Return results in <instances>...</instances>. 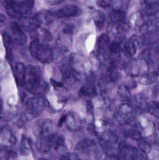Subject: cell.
I'll return each instance as SVG.
<instances>
[{"label":"cell","mask_w":159,"mask_h":160,"mask_svg":"<svg viewBox=\"0 0 159 160\" xmlns=\"http://www.w3.org/2000/svg\"><path fill=\"white\" fill-rule=\"evenodd\" d=\"M24 85L31 94L41 95L45 91L47 84L39 67L29 65L26 68Z\"/></svg>","instance_id":"obj_1"},{"label":"cell","mask_w":159,"mask_h":160,"mask_svg":"<svg viewBox=\"0 0 159 160\" xmlns=\"http://www.w3.org/2000/svg\"><path fill=\"white\" fill-rule=\"evenodd\" d=\"M7 13L11 18H20L24 15L29 14L32 10L34 0H4L3 2Z\"/></svg>","instance_id":"obj_2"},{"label":"cell","mask_w":159,"mask_h":160,"mask_svg":"<svg viewBox=\"0 0 159 160\" xmlns=\"http://www.w3.org/2000/svg\"><path fill=\"white\" fill-rule=\"evenodd\" d=\"M29 50L32 57L42 63L49 64L53 61L52 50L46 42L35 39L30 44Z\"/></svg>","instance_id":"obj_3"},{"label":"cell","mask_w":159,"mask_h":160,"mask_svg":"<svg viewBox=\"0 0 159 160\" xmlns=\"http://www.w3.org/2000/svg\"><path fill=\"white\" fill-rule=\"evenodd\" d=\"M125 70L129 77L139 78L149 72L148 62L141 58L133 59L126 64Z\"/></svg>","instance_id":"obj_4"},{"label":"cell","mask_w":159,"mask_h":160,"mask_svg":"<svg viewBox=\"0 0 159 160\" xmlns=\"http://www.w3.org/2000/svg\"><path fill=\"white\" fill-rule=\"evenodd\" d=\"M48 103L44 98L40 95H35L30 98L26 103V112L30 116L33 118L39 116L43 112Z\"/></svg>","instance_id":"obj_5"},{"label":"cell","mask_w":159,"mask_h":160,"mask_svg":"<svg viewBox=\"0 0 159 160\" xmlns=\"http://www.w3.org/2000/svg\"><path fill=\"white\" fill-rule=\"evenodd\" d=\"M134 107L128 103H123L119 105L116 113V119L122 125H128L135 119Z\"/></svg>","instance_id":"obj_6"},{"label":"cell","mask_w":159,"mask_h":160,"mask_svg":"<svg viewBox=\"0 0 159 160\" xmlns=\"http://www.w3.org/2000/svg\"><path fill=\"white\" fill-rule=\"evenodd\" d=\"M118 148L122 160H138L143 156L135 147L125 141H121L119 143Z\"/></svg>","instance_id":"obj_7"},{"label":"cell","mask_w":159,"mask_h":160,"mask_svg":"<svg viewBox=\"0 0 159 160\" xmlns=\"http://www.w3.org/2000/svg\"><path fill=\"white\" fill-rule=\"evenodd\" d=\"M75 150L78 154L93 157L98 155V148L96 142L91 139H84L78 143Z\"/></svg>","instance_id":"obj_8"},{"label":"cell","mask_w":159,"mask_h":160,"mask_svg":"<svg viewBox=\"0 0 159 160\" xmlns=\"http://www.w3.org/2000/svg\"><path fill=\"white\" fill-rule=\"evenodd\" d=\"M69 63L74 72L77 74L86 73L88 69V60L81 54L72 53L70 56Z\"/></svg>","instance_id":"obj_9"},{"label":"cell","mask_w":159,"mask_h":160,"mask_svg":"<svg viewBox=\"0 0 159 160\" xmlns=\"http://www.w3.org/2000/svg\"><path fill=\"white\" fill-rule=\"evenodd\" d=\"M129 29V25L127 22L117 23L111 22L109 23L107 27V34L110 38H115L117 41H120L124 39V35L125 32Z\"/></svg>","instance_id":"obj_10"},{"label":"cell","mask_w":159,"mask_h":160,"mask_svg":"<svg viewBox=\"0 0 159 160\" xmlns=\"http://www.w3.org/2000/svg\"><path fill=\"white\" fill-rule=\"evenodd\" d=\"M53 126V121L50 119H39L35 122L34 126V134L37 138L49 135L52 131Z\"/></svg>","instance_id":"obj_11"},{"label":"cell","mask_w":159,"mask_h":160,"mask_svg":"<svg viewBox=\"0 0 159 160\" xmlns=\"http://www.w3.org/2000/svg\"><path fill=\"white\" fill-rule=\"evenodd\" d=\"M140 14L144 17H154L159 13V3L148 0H143L140 2Z\"/></svg>","instance_id":"obj_12"},{"label":"cell","mask_w":159,"mask_h":160,"mask_svg":"<svg viewBox=\"0 0 159 160\" xmlns=\"http://www.w3.org/2000/svg\"><path fill=\"white\" fill-rule=\"evenodd\" d=\"M140 31L143 36L159 35V18L152 19L141 25Z\"/></svg>","instance_id":"obj_13"},{"label":"cell","mask_w":159,"mask_h":160,"mask_svg":"<svg viewBox=\"0 0 159 160\" xmlns=\"http://www.w3.org/2000/svg\"><path fill=\"white\" fill-rule=\"evenodd\" d=\"M18 24L24 31L32 33L40 28L41 24L34 16L33 17H21L19 18Z\"/></svg>","instance_id":"obj_14"},{"label":"cell","mask_w":159,"mask_h":160,"mask_svg":"<svg viewBox=\"0 0 159 160\" xmlns=\"http://www.w3.org/2000/svg\"><path fill=\"white\" fill-rule=\"evenodd\" d=\"M64 123L71 131H78L82 128V120L78 115L73 112H70L66 114Z\"/></svg>","instance_id":"obj_15"},{"label":"cell","mask_w":159,"mask_h":160,"mask_svg":"<svg viewBox=\"0 0 159 160\" xmlns=\"http://www.w3.org/2000/svg\"><path fill=\"white\" fill-rule=\"evenodd\" d=\"M11 31L12 32V39L14 44L17 46H23L26 44L27 38L26 35L21 30L18 23L13 22L11 25Z\"/></svg>","instance_id":"obj_16"},{"label":"cell","mask_w":159,"mask_h":160,"mask_svg":"<svg viewBox=\"0 0 159 160\" xmlns=\"http://www.w3.org/2000/svg\"><path fill=\"white\" fill-rule=\"evenodd\" d=\"M80 8L74 5L66 6L59 9L56 13V17L59 18H72L76 17L81 14Z\"/></svg>","instance_id":"obj_17"},{"label":"cell","mask_w":159,"mask_h":160,"mask_svg":"<svg viewBox=\"0 0 159 160\" xmlns=\"http://www.w3.org/2000/svg\"><path fill=\"white\" fill-rule=\"evenodd\" d=\"M100 144L105 156L111 160H122L119 149L114 144L100 141Z\"/></svg>","instance_id":"obj_18"},{"label":"cell","mask_w":159,"mask_h":160,"mask_svg":"<svg viewBox=\"0 0 159 160\" xmlns=\"http://www.w3.org/2000/svg\"><path fill=\"white\" fill-rule=\"evenodd\" d=\"M120 43L121 51L126 56L133 57L135 55L138 48L132 38L129 39L124 38L120 41Z\"/></svg>","instance_id":"obj_19"},{"label":"cell","mask_w":159,"mask_h":160,"mask_svg":"<svg viewBox=\"0 0 159 160\" xmlns=\"http://www.w3.org/2000/svg\"><path fill=\"white\" fill-rule=\"evenodd\" d=\"M1 139L3 146L7 147H11L16 142L15 134L7 127H3L1 128Z\"/></svg>","instance_id":"obj_20"},{"label":"cell","mask_w":159,"mask_h":160,"mask_svg":"<svg viewBox=\"0 0 159 160\" xmlns=\"http://www.w3.org/2000/svg\"><path fill=\"white\" fill-rule=\"evenodd\" d=\"M72 35L62 32L58 36L56 44L58 49L62 52L69 51L72 47Z\"/></svg>","instance_id":"obj_21"},{"label":"cell","mask_w":159,"mask_h":160,"mask_svg":"<svg viewBox=\"0 0 159 160\" xmlns=\"http://www.w3.org/2000/svg\"><path fill=\"white\" fill-rule=\"evenodd\" d=\"M35 147L36 149L42 153H47L52 147V141L50 134L38 137L36 140Z\"/></svg>","instance_id":"obj_22"},{"label":"cell","mask_w":159,"mask_h":160,"mask_svg":"<svg viewBox=\"0 0 159 160\" xmlns=\"http://www.w3.org/2000/svg\"><path fill=\"white\" fill-rule=\"evenodd\" d=\"M110 44V38L107 34H102L98 38L97 42V52L101 56H105L108 53Z\"/></svg>","instance_id":"obj_23"},{"label":"cell","mask_w":159,"mask_h":160,"mask_svg":"<svg viewBox=\"0 0 159 160\" xmlns=\"http://www.w3.org/2000/svg\"><path fill=\"white\" fill-rule=\"evenodd\" d=\"M34 17L41 24L45 25H49L52 23L57 18L55 13L47 10H41L36 13Z\"/></svg>","instance_id":"obj_24"},{"label":"cell","mask_w":159,"mask_h":160,"mask_svg":"<svg viewBox=\"0 0 159 160\" xmlns=\"http://www.w3.org/2000/svg\"><path fill=\"white\" fill-rule=\"evenodd\" d=\"M26 68L23 63L17 62L15 65L14 75L16 82L20 86L24 85Z\"/></svg>","instance_id":"obj_25"},{"label":"cell","mask_w":159,"mask_h":160,"mask_svg":"<svg viewBox=\"0 0 159 160\" xmlns=\"http://www.w3.org/2000/svg\"><path fill=\"white\" fill-rule=\"evenodd\" d=\"M97 94V89L95 84L92 82L85 84L80 89L79 95L81 98H91Z\"/></svg>","instance_id":"obj_26"},{"label":"cell","mask_w":159,"mask_h":160,"mask_svg":"<svg viewBox=\"0 0 159 160\" xmlns=\"http://www.w3.org/2000/svg\"><path fill=\"white\" fill-rule=\"evenodd\" d=\"M60 70L62 74L64 82L67 83H72L75 81L76 78L73 73V70L70 65L64 63L61 66Z\"/></svg>","instance_id":"obj_27"},{"label":"cell","mask_w":159,"mask_h":160,"mask_svg":"<svg viewBox=\"0 0 159 160\" xmlns=\"http://www.w3.org/2000/svg\"><path fill=\"white\" fill-rule=\"evenodd\" d=\"M130 89L125 83H122L119 85L117 89V93L119 100L122 102H127L130 100L131 99V94Z\"/></svg>","instance_id":"obj_28"},{"label":"cell","mask_w":159,"mask_h":160,"mask_svg":"<svg viewBox=\"0 0 159 160\" xmlns=\"http://www.w3.org/2000/svg\"><path fill=\"white\" fill-rule=\"evenodd\" d=\"M3 41L4 45L6 51V54L7 57L9 59L12 58V50L14 47V43L13 39L10 35L8 34L6 32H3L2 33Z\"/></svg>","instance_id":"obj_29"},{"label":"cell","mask_w":159,"mask_h":160,"mask_svg":"<svg viewBox=\"0 0 159 160\" xmlns=\"http://www.w3.org/2000/svg\"><path fill=\"white\" fill-rule=\"evenodd\" d=\"M32 33H34V38H35V39H39L46 43L53 39L52 34L49 31L44 28H39L37 31Z\"/></svg>","instance_id":"obj_30"},{"label":"cell","mask_w":159,"mask_h":160,"mask_svg":"<svg viewBox=\"0 0 159 160\" xmlns=\"http://www.w3.org/2000/svg\"><path fill=\"white\" fill-rule=\"evenodd\" d=\"M20 152L22 156H28L31 151L30 140L25 135H22L19 147Z\"/></svg>","instance_id":"obj_31"},{"label":"cell","mask_w":159,"mask_h":160,"mask_svg":"<svg viewBox=\"0 0 159 160\" xmlns=\"http://www.w3.org/2000/svg\"><path fill=\"white\" fill-rule=\"evenodd\" d=\"M158 77V73L157 72H148L147 74L138 78V82L144 85H149L155 82L157 80Z\"/></svg>","instance_id":"obj_32"},{"label":"cell","mask_w":159,"mask_h":160,"mask_svg":"<svg viewBox=\"0 0 159 160\" xmlns=\"http://www.w3.org/2000/svg\"><path fill=\"white\" fill-rule=\"evenodd\" d=\"M133 102L134 107L141 110H147L149 102L143 95L140 94L133 97Z\"/></svg>","instance_id":"obj_33"},{"label":"cell","mask_w":159,"mask_h":160,"mask_svg":"<svg viewBox=\"0 0 159 160\" xmlns=\"http://www.w3.org/2000/svg\"><path fill=\"white\" fill-rule=\"evenodd\" d=\"M119 73L118 69L117 66L110 63L107 68L106 77L110 82H115L118 80Z\"/></svg>","instance_id":"obj_34"},{"label":"cell","mask_w":159,"mask_h":160,"mask_svg":"<svg viewBox=\"0 0 159 160\" xmlns=\"http://www.w3.org/2000/svg\"><path fill=\"white\" fill-rule=\"evenodd\" d=\"M112 22L117 23L126 22V15L125 12L121 9H114L110 14Z\"/></svg>","instance_id":"obj_35"},{"label":"cell","mask_w":159,"mask_h":160,"mask_svg":"<svg viewBox=\"0 0 159 160\" xmlns=\"http://www.w3.org/2000/svg\"><path fill=\"white\" fill-rule=\"evenodd\" d=\"M50 136L52 147L55 150L58 151L65 147V140L63 136L56 133L50 134Z\"/></svg>","instance_id":"obj_36"},{"label":"cell","mask_w":159,"mask_h":160,"mask_svg":"<svg viewBox=\"0 0 159 160\" xmlns=\"http://www.w3.org/2000/svg\"><path fill=\"white\" fill-rule=\"evenodd\" d=\"M126 136L135 141H138L143 138L141 128L139 127H133L127 132Z\"/></svg>","instance_id":"obj_37"},{"label":"cell","mask_w":159,"mask_h":160,"mask_svg":"<svg viewBox=\"0 0 159 160\" xmlns=\"http://www.w3.org/2000/svg\"><path fill=\"white\" fill-rule=\"evenodd\" d=\"M93 21L97 28L99 29L102 28L105 21L104 13L101 11H96L93 15Z\"/></svg>","instance_id":"obj_38"},{"label":"cell","mask_w":159,"mask_h":160,"mask_svg":"<svg viewBox=\"0 0 159 160\" xmlns=\"http://www.w3.org/2000/svg\"><path fill=\"white\" fill-rule=\"evenodd\" d=\"M137 142V145L141 151L146 154L150 153L152 148V144L150 142L143 138Z\"/></svg>","instance_id":"obj_39"},{"label":"cell","mask_w":159,"mask_h":160,"mask_svg":"<svg viewBox=\"0 0 159 160\" xmlns=\"http://www.w3.org/2000/svg\"><path fill=\"white\" fill-rule=\"evenodd\" d=\"M17 156L16 153L11 147L2 146L1 150V160H8L10 158Z\"/></svg>","instance_id":"obj_40"},{"label":"cell","mask_w":159,"mask_h":160,"mask_svg":"<svg viewBox=\"0 0 159 160\" xmlns=\"http://www.w3.org/2000/svg\"><path fill=\"white\" fill-rule=\"evenodd\" d=\"M147 111L152 116L159 118V102L156 101L149 102Z\"/></svg>","instance_id":"obj_41"},{"label":"cell","mask_w":159,"mask_h":160,"mask_svg":"<svg viewBox=\"0 0 159 160\" xmlns=\"http://www.w3.org/2000/svg\"><path fill=\"white\" fill-rule=\"evenodd\" d=\"M78 155L75 153H67L63 154L60 158V160H79Z\"/></svg>","instance_id":"obj_42"},{"label":"cell","mask_w":159,"mask_h":160,"mask_svg":"<svg viewBox=\"0 0 159 160\" xmlns=\"http://www.w3.org/2000/svg\"><path fill=\"white\" fill-rule=\"evenodd\" d=\"M75 27L74 25L72 24H69L66 25L63 28V32L68 34L72 35L74 31Z\"/></svg>","instance_id":"obj_43"},{"label":"cell","mask_w":159,"mask_h":160,"mask_svg":"<svg viewBox=\"0 0 159 160\" xmlns=\"http://www.w3.org/2000/svg\"><path fill=\"white\" fill-rule=\"evenodd\" d=\"M97 4L99 7L101 8L104 9H108L111 7V4L109 3L105 0H98Z\"/></svg>","instance_id":"obj_44"},{"label":"cell","mask_w":159,"mask_h":160,"mask_svg":"<svg viewBox=\"0 0 159 160\" xmlns=\"http://www.w3.org/2000/svg\"><path fill=\"white\" fill-rule=\"evenodd\" d=\"M45 1L49 5H56L61 3L64 0H45Z\"/></svg>","instance_id":"obj_45"},{"label":"cell","mask_w":159,"mask_h":160,"mask_svg":"<svg viewBox=\"0 0 159 160\" xmlns=\"http://www.w3.org/2000/svg\"><path fill=\"white\" fill-rule=\"evenodd\" d=\"M152 48L154 51L155 52L157 55L159 57V38L155 43H154Z\"/></svg>","instance_id":"obj_46"},{"label":"cell","mask_w":159,"mask_h":160,"mask_svg":"<svg viewBox=\"0 0 159 160\" xmlns=\"http://www.w3.org/2000/svg\"><path fill=\"white\" fill-rule=\"evenodd\" d=\"M126 84V85L131 89V88H134L136 87V83L134 81H130V82H128Z\"/></svg>","instance_id":"obj_47"},{"label":"cell","mask_w":159,"mask_h":160,"mask_svg":"<svg viewBox=\"0 0 159 160\" xmlns=\"http://www.w3.org/2000/svg\"><path fill=\"white\" fill-rule=\"evenodd\" d=\"M6 18L3 14L1 13V16H0V22H1V26H2L3 24H5L6 22Z\"/></svg>","instance_id":"obj_48"},{"label":"cell","mask_w":159,"mask_h":160,"mask_svg":"<svg viewBox=\"0 0 159 160\" xmlns=\"http://www.w3.org/2000/svg\"><path fill=\"white\" fill-rule=\"evenodd\" d=\"M65 118H66V114L64 115L60 119L59 121L58 124V126L59 127H61L63 123L65 122Z\"/></svg>","instance_id":"obj_49"},{"label":"cell","mask_w":159,"mask_h":160,"mask_svg":"<svg viewBox=\"0 0 159 160\" xmlns=\"http://www.w3.org/2000/svg\"><path fill=\"white\" fill-rule=\"evenodd\" d=\"M51 82L52 84H53L54 86L56 87H61L63 86L62 84L58 82H56V81H54V80H51Z\"/></svg>","instance_id":"obj_50"},{"label":"cell","mask_w":159,"mask_h":160,"mask_svg":"<svg viewBox=\"0 0 159 160\" xmlns=\"http://www.w3.org/2000/svg\"><path fill=\"white\" fill-rule=\"evenodd\" d=\"M38 160H49L46 158H41L39 159Z\"/></svg>","instance_id":"obj_51"},{"label":"cell","mask_w":159,"mask_h":160,"mask_svg":"<svg viewBox=\"0 0 159 160\" xmlns=\"http://www.w3.org/2000/svg\"><path fill=\"white\" fill-rule=\"evenodd\" d=\"M138 160H145L144 158H143V156L142 157V158H140V159H139Z\"/></svg>","instance_id":"obj_52"},{"label":"cell","mask_w":159,"mask_h":160,"mask_svg":"<svg viewBox=\"0 0 159 160\" xmlns=\"http://www.w3.org/2000/svg\"><path fill=\"white\" fill-rule=\"evenodd\" d=\"M158 1H159V0H158Z\"/></svg>","instance_id":"obj_53"},{"label":"cell","mask_w":159,"mask_h":160,"mask_svg":"<svg viewBox=\"0 0 159 160\" xmlns=\"http://www.w3.org/2000/svg\"><path fill=\"white\" fill-rule=\"evenodd\" d=\"M79 160H80V159H79Z\"/></svg>","instance_id":"obj_54"}]
</instances>
